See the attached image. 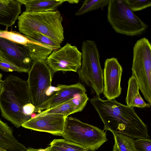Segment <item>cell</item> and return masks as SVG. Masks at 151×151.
<instances>
[{"mask_svg":"<svg viewBox=\"0 0 151 151\" xmlns=\"http://www.w3.org/2000/svg\"><path fill=\"white\" fill-rule=\"evenodd\" d=\"M89 101L104 125V130L121 134L134 139L149 137L147 125L134 110L115 99L104 100L95 96Z\"/></svg>","mask_w":151,"mask_h":151,"instance_id":"1","label":"cell"},{"mask_svg":"<svg viewBox=\"0 0 151 151\" xmlns=\"http://www.w3.org/2000/svg\"><path fill=\"white\" fill-rule=\"evenodd\" d=\"M0 109L2 116L17 128L29 120L35 113L27 81L12 75L2 82Z\"/></svg>","mask_w":151,"mask_h":151,"instance_id":"2","label":"cell"},{"mask_svg":"<svg viewBox=\"0 0 151 151\" xmlns=\"http://www.w3.org/2000/svg\"><path fill=\"white\" fill-rule=\"evenodd\" d=\"M18 19L19 30L25 36L36 32L60 44L64 40L63 18L58 10L38 12L24 11Z\"/></svg>","mask_w":151,"mask_h":151,"instance_id":"3","label":"cell"},{"mask_svg":"<svg viewBox=\"0 0 151 151\" xmlns=\"http://www.w3.org/2000/svg\"><path fill=\"white\" fill-rule=\"evenodd\" d=\"M81 50V65L78 71L79 78L96 96L100 97L104 90L103 71L97 45L93 40H85L82 43Z\"/></svg>","mask_w":151,"mask_h":151,"instance_id":"4","label":"cell"},{"mask_svg":"<svg viewBox=\"0 0 151 151\" xmlns=\"http://www.w3.org/2000/svg\"><path fill=\"white\" fill-rule=\"evenodd\" d=\"M107 16L114 30L122 35L137 36L148 27L131 9L125 0H110Z\"/></svg>","mask_w":151,"mask_h":151,"instance_id":"5","label":"cell"},{"mask_svg":"<svg viewBox=\"0 0 151 151\" xmlns=\"http://www.w3.org/2000/svg\"><path fill=\"white\" fill-rule=\"evenodd\" d=\"M106 132L76 118L68 116L61 136L89 151H96L108 141Z\"/></svg>","mask_w":151,"mask_h":151,"instance_id":"6","label":"cell"},{"mask_svg":"<svg viewBox=\"0 0 151 151\" xmlns=\"http://www.w3.org/2000/svg\"><path fill=\"white\" fill-rule=\"evenodd\" d=\"M132 76L136 78L145 99L151 105V45L145 37L138 40L133 48Z\"/></svg>","mask_w":151,"mask_h":151,"instance_id":"7","label":"cell"},{"mask_svg":"<svg viewBox=\"0 0 151 151\" xmlns=\"http://www.w3.org/2000/svg\"><path fill=\"white\" fill-rule=\"evenodd\" d=\"M52 73L46 61L40 60L34 61L28 73L27 81L35 113L42 111L50 98L47 92L51 86Z\"/></svg>","mask_w":151,"mask_h":151,"instance_id":"8","label":"cell"},{"mask_svg":"<svg viewBox=\"0 0 151 151\" xmlns=\"http://www.w3.org/2000/svg\"><path fill=\"white\" fill-rule=\"evenodd\" d=\"M82 53L75 46L67 43L53 51L46 62L52 73L58 71L78 72L81 65Z\"/></svg>","mask_w":151,"mask_h":151,"instance_id":"9","label":"cell"},{"mask_svg":"<svg viewBox=\"0 0 151 151\" xmlns=\"http://www.w3.org/2000/svg\"><path fill=\"white\" fill-rule=\"evenodd\" d=\"M103 71V94L107 99L111 100L121 94L122 68L117 59L113 57L107 59Z\"/></svg>","mask_w":151,"mask_h":151,"instance_id":"10","label":"cell"},{"mask_svg":"<svg viewBox=\"0 0 151 151\" xmlns=\"http://www.w3.org/2000/svg\"><path fill=\"white\" fill-rule=\"evenodd\" d=\"M65 118L60 114L39 113L31 118L22 126L33 130L62 136L64 130Z\"/></svg>","mask_w":151,"mask_h":151,"instance_id":"11","label":"cell"},{"mask_svg":"<svg viewBox=\"0 0 151 151\" xmlns=\"http://www.w3.org/2000/svg\"><path fill=\"white\" fill-rule=\"evenodd\" d=\"M0 51L7 62L28 73L34 61L26 46L0 37Z\"/></svg>","mask_w":151,"mask_h":151,"instance_id":"12","label":"cell"},{"mask_svg":"<svg viewBox=\"0 0 151 151\" xmlns=\"http://www.w3.org/2000/svg\"><path fill=\"white\" fill-rule=\"evenodd\" d=\"M56 88V92L50 95L45 104L44 110L52 108L78 95L86 92L84 86L79 83L69 85H59Z\"/></svg>","mask_w":151,"mask_h":151,"instance_id":"13","label":"cell"},{"mask_svg":"<svg viewBox=\"0 0 151 151\" xmlns=\"http://www.w3.org/2000/svg\"><path fill=\"white\" fill-rule=\"evenodd\" d=\"M88 99L86 93L80 94L52 108L43 111L39 113L58 114L66 117L71 114L81 111Z\"/></svg>","mask_w":151,"mask_h":151,"instance_id":"14","label":"cell"},{"mask_svg":"<svg viewBox=\"0 0 151 151\" xmlns=\"http://www.w3.org/2000/svg\"><path fill=\"white\" fill-rule=\"evenodd\" d=\"M21 12L19 0H0V24L6 28L14 25Z\"/></svg>","mask_w":151,"mask_h":151,"instance_id":"15","label":"cell"},{"mask_svg":"<svg viewBox=\"0 0 151 151\" xmlns=\"http://www.w3.org/2000/svg\"><path fill=\"white\" fill-rule=\"evenodd\" d=\"M12 128L0 118V147L8 151H25L27 148L13 134Z\"/></svg>","mask_w":151,"mask_h":151,"instance_id":"16","label":"cell"},{"mask_svg":"<svg viewBox=\"0 0 151 151\" xmlns=\"http://www.w3.org/2000/svg\"><path fill=\"white\" fill-rule=\"evenodd\" d=\"M21 4L25 5V12H43L55 10L67 0H19Z\"/></svg>","mask_w":151,"mask_h":151,"instance_id":"17","label":"cell"},{"mask_svg":"<svg viewBox=\"0 0 151 151\" xmlns=\"http://www.w3.org/2000/svg\"><path fill=\"white\" fill-rule=\"evenodd\" d=\"M139 87L135 78L132 76L128 81V87L125 101L127 105L138 108L150 107L148 104L146 103L140 95Z\"/></svg>","mask_w":151,"mask_h":151,"instance_id":"18","label":"cell"},{"mask_svg":"<svg viewBox=\"0 0 151 151\" xmlns=\"http://www.w3.org/2000/svg\"><path fill=\"white\" fill-rule=\"evenodd\" d=\"M33 41L26 45L30 57L34 61L35 60L46 61L53 50L47 46Z\"/></svg>","mask_w":151,"mask_h":151,"instance_id":"19","label":"cell"},{"mask_svg":"<svg viewBox=\"0 0 151 151\" xmlns=\"http://www.w3.org/2000/svg\"><path fill=\"white\" fill-rule=\"evenodd\" d=\"M111 132L114 140L112 151H136L134 139L121 134Z\"/></svg>","mask_w":151,"mask_h":151,"instance_id":"20","label":"cell"},{"mask_svg":"<svg viewBox=\"0 0 151 151\" xmlns=\"http://www.w3.org/2000/svg\"><path fill=\"white\" fill-rule=\"evenodd\" d=\"M48 147L51 151H89L85 147L65 139H54Z\"/></svg>","mask_w":151,"mask_h":151,"instance_id":"21","label":"cell"},{"mask_svg":"<svg viewBox=\"0 0 151 151\" xmlns=\"http://www.w3.org/2000/svg\"><path fill=\"white\" fill-rule=\"evenodd\" d=\"M110 0H85L81 6L76 13L77 16L83 15L94 10L102 8L107 6Z\"/></svg>","mask_w":151,"mask_h":151,"instance_id":"22","label":"cell"},{"mask_svg":"<svg viewBox=\"0 0 151 151\" xmlns=\"http://www.w3.org/2000/svg\"><path fill=\"white\" fill-rule=\"evenodd\" d=\"M26 36L31 40L37 42L50 47L53 51L57 50L61 47L60 44L49 37L39 33L32 32Z\"/></svg>","mask_w":151,"mask_h":151,"instance_id":"23","label":"cell"},{"mask_svg":"<svg viewBox=\"0 0 151 151\" xmlns=\"http://www.w3.org/2000/svg\"><path fill=\"white\" fill-rule=\"evenodd\" d=\"M0 37L25 46L27 43L33 41L25 35L14 32L6 30H0Z\"/></svg>","mask_w":151,"mask_h":151,"instance_id":"24","label":"cell"},{"mask_svg":"<svg viewBox=\"0 0 151 151\" xmlns=\"http://www.w3.org/2000/svg\"><path fill=\"white\" fill-rule=\"evenodd\" d=\"M133 12L142 10L151 6L150 0H125Z\"/></svg>","mask_w":151,"mask_h":151,"instance_id":"25","label":"cell"},{"mask_svg":"<svg viewBox=\"0 0 151 151\" xmlns=\"http://www.w3.org/2000/svg\"><path fill=\"white\" fill-rule=\"evenodd\" d=\"M136 151H151V140L150 138L134 139Z\"/></svg>","mask_w":151,"mask_h":151,"instance_id":"26","label":"cell"},{"mask_svg":"<svg viewBox=\"0 0 151 151\" xmlns=\"http://www.w3.org/2000/svg\"><path fill=\"white\" fill-rule=\"evenodd\" d=\"M0 69L4 71L7 72L17 71L28 73L26 70L8 62H0Z\"/></svg>","mask_w":151,"mask_h":151,"instance_id":"27","label":"cell"},{"mask_svg":"<svg viewBox=\"0 0 151 151\" xmlns=\"http://www.w3.org/2000/svg\"><path fill=\"white\" fill-rule=\"evenodd\" d=\"M25 151H51L49 148V147L47 148L43 149H35L32 148H28Z\"/></svg>","mask_w":151,"mask_h":151,"instance_id":"28","label":"cell"},{"mask_svg":"<svg viewBox=\"0 0 151 151\" xmlns=\"http://www.w3.org/2000/svg\"><path fill=\"white\" fill-rule=\"evenodd\" d=\"M0 62H7L6 60L4 59V57L1 52L0 51Z\"/></svg>","mask_w":151,"mask_h":151,"instance_id":"29","label":"cell"},{"mask_svg":"<svg viewBox=\"0 0 151 151\" xmlns=\"http://www.w3.org/2000/svg\"><path fill=\"white\" fill-rule=\"evenodd\" d=\"M68 2L71 4H76L78 3L79 1L78 0H67Z\"/></svg>","mask_w":151,"mask_h":151,"instance_id":"30","label":"cell"},{"mask_svg":"<svg viewBox=\"0 0 151 151\" xmlns=\"http://www.w3.org/2000/svg\"><path fill=\"white\" fill-rule=\"evenodd\" d=\"M2 80L1 79L0 80V93L1 91V89H2Z\"/></svg>","mask_w":151,"mask_h":151,"instance_id":"31","label":"cell"},{"mask_svg":"<svg viewBox=\"0 0 151 151\" xmlns=\"http://www.w3.org/2000/svg\"><path fill=\"white\" fill-rule=\"evenodd\" d=\"M0 151H8L6 149L0 147Z\"/></svg>","mask_w":151,"mask_h":151,"instance_id":"32","label":"cell"},{"mask_svg":"<svg viewBox=\"0 0 151 151\" xmlns=\"http://www.w3.org/2000/svg\"><path fill=\"white\" fill-rule=\"evenodd\" d=\"M2 74L0 73V80L1 79V78L2 77Z\"/></svg>","mask_w":151,"mask_h":151,"instance_id":"33","label":"cell"}]
</instances>
